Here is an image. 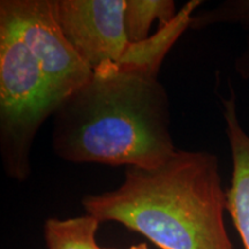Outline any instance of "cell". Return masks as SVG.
<instances>
[{"mask_svg": "<svg viewBox=\"0 0 249 249\" xmlns=\"http://www.w3.org/2000/svg\"><path fill=\"white\" fill-rule=\"evenodd\" d=\"M60 104L29 50L0 23V155L8 178H29L37 133Z\"/></svg>", "mask_w": 249, "mask_h": 249, "instance_id": "3957f363", "label": "cell"}, {"mask_svg": "<svg viewBox=\"0 0 249 249\" xmlns=\"http://www.w3.org/2000/svg\"><path fill=\"white\" fill-rule=\"evenodd\" d=\"M128 249H149V248L145 244H139V245L132 246V247H129Z\"/></svg>", "mask_w": 249, "mask_h": 249, "instance_id": "30bf717a", "label": "cell"}, {"mask_svg": "<svg viewBox=\"0 0 249 249\" xmlns=\"http://www.w3.org/2000/svg\"><path fill=\"white\" fill-rule=\"evenodd\" d=\"M126 0H57L62 31L92 73L118 70L130 42Z\"/></svg>", "mask_w": 249, "mask_h": 249, "instance_id": "5b68a950", "label": "cell"}, {"mask_svg": "<svg viewBox=\"0 0 249 249\" xmlns=\"http://www.w3.org/2000/svg\"><path fill=\"white\" fill-rule=\"evenodd\" d=\"M51 142L70 163L154 169L177 151L169 95L155 75L96 71L59 105Z\"/></svg>", "mask_w": 249, "mask_h": 249, "instance_id": "6da1fadb", "label": "cell"}, {"mask_svg": "<svg viewBox=\"0 0 249 249\" xmlns=\"http://www.w3.org/2000/svg\"><path fill=\"white\" fill-rule=\"evenodd\" d=\"M101 222L91 214L58 219L49 218L44 224L48 249H101L96 233Z\"/></svg>", "mask_w": 249, "mask_h": 249, "instance_id": "ba28073f", "label": "cell"}, {"mask_svg": "<svg viewBox=\"0 0 249 249\" xmlns=\"http://www.w3.org/2000/svg\"><path fill=\"white\" fill-rule=\"evenodd\" d=\"M82 204L101 223L123 224L160 249H234L219 160L210 151L177 150L154 169L127 167L120 187Z\"/></svg>", "mask_w": 249, "mask_h": 249, "instance_id": "7a4b0ae2", "label": "cell"}, {"mask_svg": "<svg viewBox=\"0 0 249 249\" xmlns=\"http://www.w3.org/2000/svg\"><path fill=\"white\" fill-rule=\"evenodd\" d=\"M225 134L232 156V179L226 191L227 211L231 214L242 247L249 249V135L238 114L234 90L227 97L220 96Z\"/></svg>", "mask_w": 249, "mask_h": 249, "instance_id": "8992f818", "label": "cell"}, {"mask_svg": "<svg viewBox=\"0 0 249 249\" xmlns=\"http://www.w3.org/2000/svg\"><path fill=\"white\" fill-rule=\"evenodd\" d=\"M0 23L29 50L61 103L92 77L62 31L57 0H1Z\"/></svg>", "mask_w": 249, "mask_h": 249, "instance_id": "277c9868", "label": "cell"}, {"mask_svg": "<svg viewBox=\"0 0 249 249\" xmlns=\"http://www.w3.org/2000/svg\"><path fill=\"white\" fill-rule=\"evenodd\" d=\"M177 17L172 0H126L124 28L130 43H140L150 37V28L156 20L160 27Z\"/></svg>", "mask_w": 249, "mask_h": 249, "instance_id": "9c48e42d", "label": "cell"}, {"mask_svg": "<svg viewBox=\"0 0 249 249\" xmlns=\"http://www.w3.org/2000/svg\"><path fill=\"white\" fill-rule=\"evenodd\" d=\"M218 24L238 26L247 34L246 45L234 61V70L242 80L249 81V0H226L192 17V29L201 30Z\"/></svg>", "mask_w": 249, "mask_h": 249, "instance_id": "52a82bcc", "label": "cell"}]
</instances>
